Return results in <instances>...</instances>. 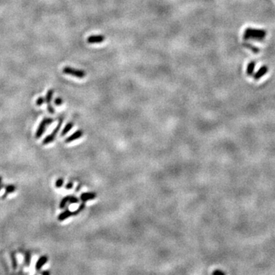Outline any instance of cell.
Wrapping results in <instances>:
<instances>
[{
    "mask_svg": "<svg viewBox=\"0 0 275 275\" xmlns=\"http://www.w3.org/2000/svg\"><path fill=\"white\" fill-rule=\"evenodd\" d=\"M266 35H267V32L264 29H256V28H247L244 31L243 38L245 40L252 39V40L255 41H263L265 38Z\"/></svg>",
    "mask_w": 275,
    "mask_h": 275,
    "instance_id": "cell-1",
    "label": "cell"
},
{
    "mask_svg": "<svg viewBox=\"0 0 275 275\" xmlns=\"http://www.w3.org/2000/svg\"><path fill=\"white\" fill-rule=\"evenodd\" d=\"M63 72L67 75H70L72 77L77 78H83L86 76V72L83 70H78V69L72 68L71 67H65L63 69Z\"/></svg>",
    "mask_w": 275,
    "mask_h": 275,
    "instance_id": "cell-2",
    "label": "cell"
},
{
    "mask_svg": "<svg viewBox=\"0 0 275 275\" xmlns=\"http://www.w3.org/2000/svg\"><path fill=\"white\" fill-rule=\"evenodd\" d=\"M53 122H54V120H53L52 118H44V119L41 121V122L40 123V125H39L38 130L36 131V133H35V138H40L41 137V136L43 135L44 132L46 131V128H47V125H51Z\"/></svg>",
    "mask_w": 275,
    "mask_h": 275,
    "instance_id": "cell-3",
    "label": "cell"
},
{
    "mask_svg": "<svg viewBox=\"0 0 275 275\" xmlns=\"http://www.w3.org/2000/svg\"><path fill=\"white\" fill-rule=\"evenodd\" d=\"M62 124H63V119H61L59 121V122H58V125H57L56 128L54 129V131H53L48 136H47V137L44 138L43 142H42L43 143V145H48V144L53 142V141H54V139L57 137V135H58V133L59 132L60 129H61Z\"/></svg>",
    "mask_w": 275,
    "mask_h": 275,
    "instance_id": "cell-4",
    "label": "cell"
},
{
    "mask_svg": "<svg viewBox=\"0 0 275 275\" xmlns=\"http://www.w3.org/2000/svg\"><path fill=\"white\" fill-rule=\"evenodd\" d=\"M106 40V38L102 35H93L87 38L88 44H100Z\"/></svg>",
    "mask_w": 275,
    "mask_h": 275,
    "instance_id": "cell-5",
    "label": "cell"
},
{
    "mask_svg": "<svg viewBox=\"0 0 275 275\" xmlns=\"http://www.w3.org/2000/svg\"><path fill=\"white\" fill-rule=\"evenodd\" d=\"M268 71V67L266 65H263V66L261 67V68L254 74V79L255 80H258L259 79H261L262 77H264Z\"/></svg>",
    "mask_w": 275,
    "mask_h": 275,
    "instance_id": "cell-6",
    "label": "cell"
},
{
    "mask_svg": "<svg viewBox=\"0 0 275 275\" xmlns=\"http://www.w3.org/2000/svg\"><path fill=\"white\" fill-rule=\"evenodd\" d=\"M53 93H54L53 90H48V91H47V96H46V98H45V101L47 104V109H48V112L50 113H52V114L53 113H54V108H53L51 105V99H52V96H53Z\"/></svg>",
    "mask_w": 275,
    "mask_h": 275,
    "instance_id": "cell-7",
    "label": "cell"
},
{
    "mask_svg": "<svg viewBox=\"0 0 275 275\" xmlns=\"http://www.w3.org/2000/svg\"><path fill=\"white\" fill-rule=\"evenodd\" d=\"M83 134V132L82 130H78V131H77V132L73 133L71 135H70L69 137H67L66 139H65V142L66 143L73 142L74 141H76V140L79 139L80 138L82 137Z\"/></svg>",
    "mask_w": 275,
    "mask_h": 275,
    "instance_id": "cell-8",
    "label": "cell"
},
{
    "mask_svg": "<svg viewBox=\"0 0 275 275\" xmlns=\"http://www.w3.org/2000/svg\"><path fill=\"white\" fill-rule=\"evenodd\" d=\"M96 194L95 193H92V192L83 193L80 196V200L83 202V203H86V202L89 201V200H94V199L96 198Z\"/></svg>",
    "mask_w": 275,
    "mask_h": 275,
    "instance_id": "cell-9",
    "label": "cell"
},
{
    "mask_svg": "<svg viewBox=\"0 0 275 275\" xmlns=\"http://www.w3.org/2000/svg\"><path fill=\"white\" fill-rule=\"evenodd\" d=\"M47 260H48V258H47V257L46 256V255L41 256L40 258H38V260L37 261L36 264H35V269H36L37 271H40L44 264L47 263Z\"/></svg>",
    "mask_w": 275,
    "mask_h": 275,
    "instance_id": "cell-10",
    "label": "cell"
},
{
    "mask_svg": "<svg viewBox=\"0 0 275 275\" xmlns=\"http://www.w3.org/2000/svg\"><path fill=\"white\" fill-rule=\"evenodd\" d=\"M75 216L74 211V212H71V211L67 209V210H65L64 212H61V213L58 216V220H59L60 222L64 221L65 219H68V218H70V216Z\"/></svg>",
    "mask_w": 275,
    "mask_h": 275,
    "instance_id": "cell-11",
    "label": "cell"
},
{
    "mask_svg": "<svg viewBox=\"0 0 275 275\" xmlns=\"http://www.w3.org/2000/svg\"><path fill=\"white\" fill-rule=\"evenodd\" d=\"M255 67V62L252 61L249 62L248 64L247 69H246V73H247L248 76H252L254 74V70Z\"/></svg>",
    "mask_w": 275,
    "mask_h": 275,
    "instance_id": "cell-12",
    "label": "cell"
},
{
    "mask_svg": "<svg viewBox=\"0 0 275 275\" xmlns=\"http://www.w3.org/2000/svg\"><path fill=\"white\" fill-rule=\"evenodd\" d=\"M73 127H74V123H73L72 122H68V123H67V125H65L64 128H63V130H62L61 135V136H64V135H66L67 134V133H68L69 132H70V131L71 130V129H73Z\"/></svg>",
    "mask_w": 275,
    "mask_h": 275,
    "instance_id": "cell-13",
    "label": "cell"
},
{
    "mask_svg": "<svg viewBox=\"0 0 275 275\" xmlns=\"http://www.w3.org/2000/svg\"><path fill=\"white\" fill-rule=\"evenodd\" d=\"M15 191V187L13 185H8L6 187V191H5V193L3 194V198L5 199L7 196V195L8 194V193H13Z\"/></svg>",
    "mask_w": 275,
    "mask_h": 275,
    "instance_id": "cell-14",
    "label": "cell"
},
{
    "mask_svg": "<svg viewBox=\"0 0 275 275\" xmlns=\"http://www.w3.org/2000/svg\"><path fill=\"white\" fill-rule=\"evenodd\" d=\"M10 256H11V260H12V267H13L14 270H16L17 267H18V264H17V260H16V257H15V253L12 252L11 253V255H10Z\"/></svg>",
    "mask_w": 275,
    "mask_h": 275,
    "instance_id": "cell-15",
    "label": "cell"
},
{
    "mask_svg": "<svg viewBox=\"0 0 275 275\" xmlns=\"http://www.w3.org/2000/svg\"><path fill=\"white\" fill-rule=\"evenodd\" d=\"M69 198H70V195H69V196H65V197H63V199H62L61 203H60V208L61 209L65 208V206H66L67 204L69 203Z\"/></svg>",
    "mask_w": 275,
    "mask_h": 275,
    "instance_id": "cell-16",
    "label": "cell"
},
{
    "mask_svg": "<svg viewBox=\"0 0 275 275\" xmlns=\"http://www.w3.org/2000/svg\"><path fill=\"white\" fill-rule=\"evenodd\" d=\"M244 46L245 47H247V48H248L249 50H251V51H252V52H254V53H258L259 51H260V49H259L258 47H255V46L251 45V44H248V43L244 44Z\"/></svg>",
    "mask_w": 275,
    "mask_h": 275,
    "instance_id": "cell-17",
    "label": "cell"
},
{
    "mask_svg": "<svg viewBox=\"0 0 275 275\" xmlns=\"http://www.w3.org/2000/svg\"><path fill=\"white\" fill-rule=\"evenodd\" d=\"M31 254H30L28 251L25 253V264L27 267L30 265V263H31Z\"/></svg>",
    "mask_w": 275,
    "mask_h": 275,
    "instance_id": "cell-18",
    "label": "cell"
},
{
    "mask_svg": "<svg viewBox=\"0 0 275 275\" xmlns=\"http://www.w3.org/2000/svg\"><path fill=\"white\" fill-rule=\"evenodd\" d=\"M55 185H56V187H58V188H61L62 186L63 185V179H61V178L58 179V180H57V181H56V184H55Z\"/></svg>",
    "mask_w": 275,
    "mask_h": 275,
    "instance_id": "cell-19",
    "label": "cell"
},
{
    "mask_svg": "<svg viewBox=\"0 0 275 275\" xmlns=\"http://www.w3.org/2000/svg\"><path fill=\"white\" fill-rule=\"evenodd\" d=\"M44 101H45V99H44L43 97H39V98L37 99L36 104L38 105V106H41V105L44 102Z\"/></svg>",
    "mask_w": 275,
    "mask_h": 275,
    "instance_id": "cell-20",
    "label": "cell"
},
{
    "mask_svg": "<svg viewBox=\"0 0 275 275\" xmlns=\"http://www.w3.org/2000/svg\"><path fill=\"white\" fill-rule=\"evenodd\" d=\"M54 103L57 105V106H61L63 103V100H62L61 98H60V97H58L56 99L54 100Z\"/></svg>",
    "mask_w": 275,
    "mask_h": 275,
    "instance_id": "cell-21",
    "label": "cell"
},
{
    "mask_svg": "<svg viewBox=\"0 0 275 275\" xmlns=\"http://www.w3.org/2000/svg\"><path fill=\"white\" fill-rule=\"evenodd\" d=\"M212 274L214 275H224L225 273L223 272V271H219V270H216V271H215L212 272Z\"/></svg>",
    "mask_w": 275,
    "mask_h": 275,
    "instance_id": "cell-22",
    "label": "cell"
},
{
    "mask_svg": "<svg viewBox=\"0 0 275 275\" xmlns=\"http://www.w3.org/2000/svg\"><path fill=\"white\" fill-rule=\"evenodd\" d=\"M73 186H74V184H73V183H72V182L68 183V184H67V185H66V189H67V190L72 189V188H73Z\"/></svg>",
    "mask_w": 275,
    "mask_h": 275,
    "instance_id": "cell-23",
    "label": "cell"
},
{
    "mask_svg": "<svg viewBox=\"0 0 275 275\" xmlns=\"http://www.w3.org/2000/svg\"><path fill=\"white\" fill-rule=\"evenodd\" d=\"M42 274H50V272H48V271H44V272H42Z\"/></svg>",
    "mask_w": 275,
    "mask_h": 275,
    "instance_id": "cell-24",
    "label": "cell"
},
{
    "mask_svg": "<svg viewBox=\"0 0 275 275\" xmlns=\"http://www.w3.org/2000/svg\"><path fill=\"white\" fill-rule=\"evenodd\" d=\"M3 184H1V185H0V190H1V189L3 188Z\"/></svg>",
    "mask_w": 275,
    "mask_h": 275,
    "instance_id": "cell-25",
    "label": "cell"
},
{
    "mask_svg": "<svg viewBox=\"0 0 275 275\" xmlns=\"http://www.w3.org/2000/svg\"><path fill=\"white\" fill-rule=\"evenodd\" d=\"M1 181H2V177H0V184H1Z\"/></svg>",
    "mask_w": 275,
    "mask_h": 275,
    "instance_id": "cell-26",
    "label": "cell"
}]
</instances>
